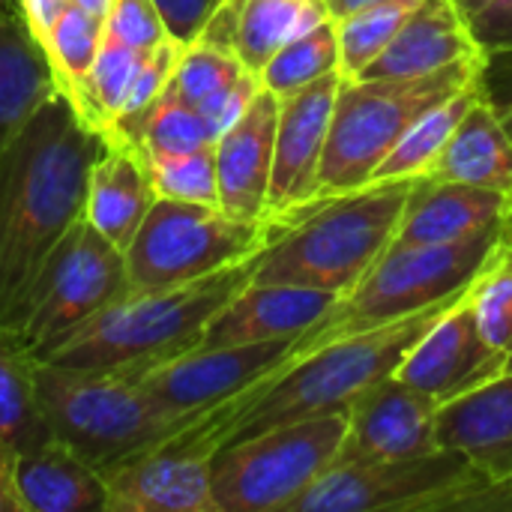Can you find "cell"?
Here are the masks:
<instances>
[{
    "mask_svg": "<svg viewBox=\"0 0 512 512\" xmlns=\"http://www.w3.org/2000/svg\"><path fill=\"white\" fill-rule=\"evenodd\" d=\"M102 147V135L57 93L0 150V327H21L45 264L84 219Z\"/></svg>",
    "mask_w": 512,
    "mask_h": 512,
    "instance_id": "6da1fadb",
    "label": "cell"
},
{
    "mask_svg": "<svg viewBox=\"0 0 512 512\" xmlns=\"http://www.w3.org/2000/svg\"><path fill=\"white\" fill-rule=\"evenodd\" d=\"M258 258L261 252L183 285L126 291L60 339L42 360L75 372L138 375L180 357L201 345L213 318L252 282Z\"/></svg>",
    "mask_w": 512,
    "mask_h": 512,
    "instance_id": "7a4b0ae2",
    "label": "cell"
},
{
    "mask_svg": "<svg viewBox=\"0 0 512 512\" xmlns=\"http://www.w3.org/2000/svg\"><path fill=\"white\" fill-rule=\"evenodd\" d=\"M414 180L369 183L315 198L273 222V243L261 252L252 282L306 285L348 294L393 246Z\"/></svg>",
    "mask_w": 512,
    "mask_h": 512,
    "instance_id": "3957f363",
    "label": "cell"
},
{
    "mask_svg": "<svg viewBox=\"0 0 512 512\" xmlns=\"http://www.w3.org/2000/svg\"><path fill=\"white\" fill-rule=\"evenodd\" d=\"M450 303L453 300L309 348L291 363V369H285L282 375H276L270 384L258 390V396L237 417L228 444L261 435L285 423H300L327 414H348L351 405L366 390L396 375L405 354L444 315Z\"/></svg>",
    "mask_w": 512,
    "mask_h": 512,
    "instance_id": "277c9868",
    "label": "cell"
},
{
    "mask_svg": "<svg viewBox=\"0 0 512 512\" xmlns=\"http://www.w3.org/2000/svg\"><path fill=\"white\" fill-rule=\"evenodd\" d=\"M510 507L504 480H492L465 453L333 462L288 512H498Z\"/></svg>",
    "mask_w": 512,
    "mask_h": 512,
    "instance_id": "5b68a950",
    "label": "cell"
},
{
    "mask_svg": "<svg viewBox=\"0 0 512 512\" xmlns=\"http://www.w3.org/2000/svg\"><path fill=\"white\" fill-rule=\"evenodd\" d=\"M483 54L414 78H342L318 174V198L369 186L399 138L438 102L477 81Z\"/></svg>",
    "mask_w": 512,
    "mask_h": 512,
    "instance_id": "8992f818",
    "label": "cell"
},
{
    "mask_svg": "<svg viewBox=\"0 0 512 512\" xmlns=\"http://www.w3.org/2000/svg\"><path fill=\"white\" fill-rule=\"evenodd\" d=\"M36 393L51 438L99 474L171 441L189 423L165 414L120 372H75L39 360Z\"/></svg>",
    "mask_w": 512,
    "mask_h": 512,
    "instance_id": "52a82bcc",
    "label": "cell"
},
{
    "mask_svg": "<svg viewBox=\"0 0 512 512\" xmlns=\"http://www.w3.org/2000/svg\"><path fill=\"white\" fill-rule=\"evenodd\" d=\"M498 243V231L456 243H393L360 285L318 321L321 345L456 300L480 276Z\"/></svg>",
    "mask_w": 512,
    "mask_h": 512,
    "instance_id": "ba28073f",
    "label": "cell"
},
{
    "mask_svg": "<svg viewBox=\"0 0 512 512\" xmlns=\"http://www.w3.org/2000/svg\"><path fill=\"white\" fill-rule=\"evenodd\" d=\"M270 243V219H237L213 204L156 198L126 246L129 291H156L210 276L255 258Z\"/></svg>",
    "mask_w": 512,
    "mask_h": 512,
    "instance_id": "9c48e42d",
    "label": "cell"
},
{
    "mask_svg": "<svg viewBox=\"0 0 512 512\" xmlns=\"http://www.w3.org/2000/svg\"><path fill=\"white\" fill-rule=\"evenodd\" d=\"M345 432L348 414H327L225 444L210 468L216 512H288L336 462Z\"/></svg>",
    "mask_w": 512,
    "mask_h": 512,
    "instance_id": "30bf717a",
    "label": "cell"
},
{
    "mask_svg": "<svg viewBox=\"0 0 512 512\" xmlns=\"http://www.w3.org/2000/svg\"><path fill=\"white\" fill-rule=\"evenodd\" d=\"M315 345H321V339H318V327L312 324L309 330L282 339L216 345V348L198 345L180 357H171L165 363H156L126 378H132L165 414L195 417L237 396L261 390L276 375L291 369V363Z\"/></svg>",
    "mask_w": 512,
    "mask_h": 512,
    "instance_id": "8fae6325",
    "label": "cell"
},
{
    "mask_svg": "<svg viewBox=\"0 0 512 512\" xmlns=\"http://www.w3.org/2000/svg\"><path fill=\"white\" fill-rule=\"evenodd\" d=\"M126 291V252L81 219L45 264L30 309L15 333L27 351L42 360L60 339Z\"/></svg>",
    "mask_w": 512,
    "mask_h": 512,
    "instance_id": "7c38bea8",
    "label": "cell"
},
{
    "mask_svg": "<svg viewBox=\"0 0 512 512\" xmlns=\"http://www.w3.org/2000/svg\"><path fill=\"white\" fill-rule=\"evenodd\" d=\"M342 78L345 72L336 69L294 93L279 96L273 177L267 195L270 222H279L288 213L318 198V174H321Z\"/></svg>",
    "mask_w": 512,
    "mask_h": 512,
    "instance_id": "4fadbf2b",
    "label": "cell"
},
{
    "mask_svg": "<svg viewBox=\"0 0 512 512\" xmlns=\"http://www.w3.org/2000/svg\"><path fill=\"white\" fill-rule=\"evenodd\" d=\"M510 369V357L486 342L474 318L468 288L405 354L396 378L435 396L441 405L459 399Z\"/></svg>",
    "mask_w": 512,
    "mask_h": 512,
    "instance_id": "5bb4252c",
    "label": "cell"
},
{
    "mask_svg": "<svg viewBox=\"0 0 512 512\" xmlns=\"http://www.w3.org/2000/svg\"><path fill=\"white\" fill-rule=\"evenodd\" d=\"M441 402L396 375L366 390L348 411V432L336 462L411 459L438 450Z\"/></svg>",
    "mask_w": 512,
    "mask_h": 512,
    "instance_id": "9a60e30c",
    "label": "cell"
},
{
    "mask_svg": "<svg viewBox=\"0 0 512 512\" xmlns=\"http://www.w3.org/2000/svg\"><path fill=\"white\" fill-rule=\"evenodd\" d=\"M213 456L183 444H159L108 471L105 512H216Z\"/></svg>",
    "mask_w": 512,
    "mask_h": 512,
    "instance_id": "2e32d148",
    "label": "cell"
},
{
    "mask_svg": "<svg viewBox=\"0 0 512 512\" xmlns=\"http://www.w3.org/2000/svg\"><path fill=\"white\" fill-rule=\"evenodd\" d=\"M279 96L261 87L249 108L216 138L219 207L237 219H267Z\"/></svg>",
    "mask_w": 512,
    "mask_h": 512,
    "instance_id": "e0dca14e",
    "label": "cell"
},
{
    "mask_svg": "<svg viewBox=\"0 0 512 512\" xmlns=\"http://www.w3.org/2000/svg\"><path fill=\"white\" fill-rule=\"evenodd\" d=\"M342 294L306 288V285H276L249 282L207 327L201 348L264 342L297 336L318 324L339 306Z\"/></svg>",
    "mask_w": 512,
    "mask_h": 512,
    "instance_id": "ac0fdd59",
    "label": "cell"
},
{
    "mask_svg": "<svg viewBox=\"0 0 512 512\" xmlns=\"http://www.w3.org/2000/svg\"><path fill=\"white\" fill-rule=\"evenodd\" d=\"M480 54L471 21L456 0H423L384 51L354 78H414Z\"/></svg>",
    "mask_w": 512,
    "mask_h": 512,
    "instance_id": "d6986e66",
    "label": "cell"
},
{
    "mask_svg": "<svg viewBox=\"0 0 512 512\" xmlns=\"http://www.w3.org/2000/svg\"><path fill=\"white\" fill-rule=\"evenodd\" d=\"M507 201H510L507 195L492 189L417 177L393 243L396 246L456 243V240L480 237L486 231H498Z\"/></svg>",
    "mask_w": 512,
    "mask_h": 512,
    "instance_id": "ffe728a7",
    "label": "cell"
},
{
    "mask_svg": "<svg viewBox=\"0 0 512 512\" xmlns=\"http://www.w3.org/2000/svg\"><path fill=\"white\" fill-rule=\"evenodd\" d=\"M150 159L135 141L111 138L90 168L84 219L126 252L144 216L156 204Z\"/></svg>",
    "mask_w": 512,
    "mask_h": 512,
    "instance_id": "44dd1931",
    "label": "cell"
},
{
    "mask_svg": "<svg viewBox=\"0 0 512 512\" xmlns=\"http://www.w3.org/2000/svg\"><path fill=\"white\" fill-rule=\"evenodd\" d=\"M438 444L465 453L492 480L512 477V369L438 411Z\"/></svg>",
    "mask_w": 512,
    "mask_h": 512,
    "instance_id": "7402d4cb",
    "label": "cell"
},
{
    "mask_svg": "<svg viewBox=\"0 0 512 512\" xmlns=\"http://www.w3.org/2000/svg\"><path fill=\"white\" fill-rule=\"evenodd\" d=\"M12 489L21 512H105V480L63 441L15 456Z\"/></svg>",
    "mask_w": 512,
    "mask_h": 512,
    "instance_id": "603a6c76",
    "label": "cell"
},
{
    "mask_svg": "<svg viewBox=\"0 0 512 512\" xmlns=\"http://www.w3.org/2000/svg\"><path fill=\"white\" fill-rule=\"evenodd\" d=\"M423 177L468 183L512 198V138L483 93Z\"/></svg>",
    "mask_w": 512,
    "mask_h": 512,
    "instance_id": "cb8c5ba5",
    "label": "cell"
},
{
    "mask_svg": "<svg viewBox=\"0 0 512 512\" xmlns=\"http://www.w3.org/2000/svg\"><path fill=\"white\" fill-rule=\"evenodd\" d=\"M57 93L51 63L21 15H0V150Z\"/></svg>",
    "mask_w": 512,
    "mask_h": 512,
    "instance_id": "d4e9b609",
    "label": "cell"
},
{
    "mask_svg": "<svg viewBox=\"0 0 512 512\" xmlns=\"http://www.w3.org/2000/svg\"><path fill=\"white\" fill-rule=\"evenodd\" d=\"M36 363L21 336L0 327V444L12 456L51 438L36 393Z\"/></svg>",
    "mask_w": 512,
    "mask_h": 512,
    "instance_id": "484cf974",
    "label": "cell"
},
{
    "mask_svg": "<svg viewBox=\"0 0 512 512\" xmlns=\"http://www.w3.org/2000/svg\"><path fill=\"white\" fill-rule=\"evenodd\" d=\"M324 18H330L324 0H246L234 33V54L258 75L279 48Z\"/></svg>",
    "mask_w": 512,
    "mask_h": 512,
    "instance_id": "4316f807",
    "label": "cell"
},
{
    "mask_svg": "<svg viewBox=\"0 0 512 512\" xmlns=\"http://www.w3.org/2000/svg\"><path fill=\"white\" fill-rule=\"evenodd\" d=\"M480 99V75L468 87L456 90L435 108H429L387 153V159L375 168L369 183H387V180H417L429 171V165L438 159L444 144L450 141L459 120L468 114V108Z\"/></svg>",
    "mask_w": 512,
    "mask_h": 512,
    "instance_id": "83f0119b",
    "label": "cell"
},
{
    "mask_svg": "<svg viewBox=\"0 0 512 512\" xmlns=\"http://www.w3.org/2000/svg\"><path fill=\"white\" fill-rule=\"evenodd\" d=\"M144 54L147 51H135V48L105 39L90 72L84 75V81L75 87L72 96H66L72 102V108L78 111V117L102 138L123 117L129 90H132V81L138 75Z\"/></svg>",
    "mask_w": 512,
    "mask_h": 512,
    "instance_id": "f1b7e54d",
    "label": "cell"
},
{
    "mask_svg": "<svg viewBox=\"0 0 512 512\" xmlns=\"http://www.w3.org/2000/svg\"><path fill=\"white\" fill-rule=\"evenodd\" d=\"M336 69H342L339 66V33H336V21L324 18L312 30L291 39L285 48H279L270 57V63L258 72V78H261V87H267L276 96H285V93H294V90L336 72Z\"/></svg>",
    "mask_w": 512,
    "mask_h": 512,
    "instance_id": "f546056e",
    "label": "cell"
},
{
    "mask_svg": "<svg viewBox=\"0 0 512 512\" xmlns=\"http://www.w3.org/2000/svg\"><path fill=\"white\" fill-rule=\"evenodd\" d=\"M102 42H105V18L75 3H69L63 15L54 21L51 33L42 42V51L51 63L57 90L63 96H72L75 87L84 81Z\"/></svg>",
    "mask_w": 512,
    "mask_h": 512,
    "instance_id": "4dcf8cb0",
    "label": "cell"
},
{
    "mask_svg": "<svg viewBox=\"0 0 512 512\" xmlns=\"http://www.w3.org/2000/svg\"><path fill=\"white\" fill-rule=\"evenodd\" d=\"M420 3L423 0H375L354 15L339 18L336 33H339L342 72L348 78L360 75L384 51V45L402 30V24Z\"/></svg>",
    "mask_w": 512,
    "mask_h": 512,
    "instance_id": "1f68e13d",
    "label": "cell"
},
{
    "mask_svg": "<svg viewBox=\"0 0 512 512\" xmlns=\"http://www.w3.org/2000/svg\"><path fill=\"white\" fill-rule=\"evenodd\" d=\"M210 144H216V135L207 126L204 114L195 105L177 99L165 87V93L150 108L138 135V147L144 150V156L147 159L180 156V153H195Z\"/></svg>",
    "mask_w": 512,
    "mask_h": 512,
    "instance_id": "d6a6232c",
    "label": "cell"
},
{
    "mask_svg": "<svg viewBox=\"0 0 512 512\" xmlns=\"http://www.w3.org/2000/svg\"><path fill=\"white\" fill-rule=\"evenodd\" d=\"M468 300L480 333L510 357L512 366V249L498 243L480 276L468 285Z\"/></svg>",
    "mask_w": 512,
    "mask_h": 512,
    "instance_id": "836d02e7",
    "label": "cell"
},
{
    "mask_svg": "<svg viewBox=\"0 0 512 512\" xmlns=\"http://www.w3.org/2000/svg\"><path fill=\"white\" fill-rule=\"evenodd\" d=\"M249 69L240 63V57L234 51H225L219 45H210L204 39L192 42L183 48L180 63L168 81V90L201 108L204 102H210L216 93H222L225 87H231L234 81H240Z\"/></svg>",
    "mask_w": 512,
    "mask_h": 512,
    "instance_id": "e575fe53",
    "label": "cell"
},
{
    "mask_svg": "<svg viewBox=\"0 0 512 512\" xmlns=\"http://www.w3.org/2000/svg\"><path fill=\"white\" fill-rule=\"evenodd\" d=\"M150 174H153V186H156L159 198L219 207L216 150H213V144L201 147L195 153L150 159Z\"/></svg>",
    "mask_w": 512,
    "mask_h": 512,
    "instance_id": "d590c367",
    "label": "cell"
},
{
    "mask_svg": "<svg viewBox=\"0 0 512 512\" xmlns=\"http://www.w3.org/2000/svg\"><path fill=\"white\" fill-rule=\"evenodd\" d=\"M105 39L135 51H153L171 36L153 0H111L105 15Z\"/></svg>",
    "mask_w": 512,
    "mask_h": 512,
    "instance_id": "8d00e7d4",
    "label": "cell"
},
{
    "mask_svg": "<svg viewBox=\"0 0 512 512\" xmlns=\"http://www.w3.org/2000/svg\"><path fill=\"white\" fill-rule=\"evenodd\" d=\"M480 93L501 117L504 129L512 138V45L483 51L480 66Z\"/></svg>",
    "mask_w": 512,
    "mask_h": 512,
    "instance_id": "74e56055",
    "label": "cell"
},
{
    "mask_svg": "<svg viewBox=\"0 0 512 512\" xmlns=\"http://www.w3.org/2000/svg\"><path fill=\"white\" fill-rule=\"evenodd\" d=\"M153 3L165 21L168 36L180 45L198 42L204 27L222 6V0H153Z\"/></svg>",
    "mask_w": 512,
    "mask_h": 512,
    "instance_id": "f35d334b",
    "label": "cell"
},
{
    "mask_svg": "<svg viewBox=\"0 0 512 512\" xmlns=\"http://www.w3.org/2000/svg\"><path fill=\"white\" fill-rule=\"evenodd\" d=\"M261 90V78L255 75V72H246L240 81H234L231 87H225L222 93H216L210 102H204L198 111L204 114V120H207V126L213 129V135L219 138L246 108H249V102L255 99V93Z\"/></svg>",
    "mask_w": 512,
    "mask_h": 512,
    "instance_id": "ab89813d",
    "label": "cell"
},
{
    "mask_svg": "<svg viewBox=\"0 0 512 512\" xmlns=\"http://www.w3.org/2000/svg\"><path fill=\"white\" fill-rule=\"evenodd\" d=\"M468 21L483 51L512 45V0H486Z\"/></svg>",
    "mask_w": 512,
    "mask_h": 512,
    "instance_id": "60d3db41",
    "label": "cell"
},
{
    "mask_svg": "<svg viewBox=\"0 0 512 512\" xmlns=\"http://www.w3.org/2000/svg\"><path fill=\"white\" fill-rule=\"evenodd\" d=\"M66 6H69V0H18V9H21L18 15L27 24V30L33 33V39L42 45Z\"/></svg>",
    "mask_w": 512,
    "mask_h": 512,
    "instance_id": "b9f144b4",
    "label": "cell"
},
{
    "mask_svg": "<svg viewBox=\"0 0 512 512\" xmlns=\"http://www.w3.org/2000/svg\"><path fill=\"white\" fill-rule=\"evenodd\" d=\"M12 465H15V456L0 444V512H21L15 489H12Z\"/></svg>",
    "mask_w": 512,
    "mask_h": 512,
    "instance_id": "7bdbcfd3",
    "label": "cell"
},
{
    "mask_svg": "<svg viewBox=\"0 0 512 512\" xmlns=\"http://www.w3.org/2000/svg\"><path fill=\"white\" fill-rule=\"evenodd\" d=\"M369 3H375V0H324V6H327V12H330L333 21H339V18H345V15H354V12L366 9Z\"/></svg>",
    "mask_w": 512,
    "mask_h": 512,
    "instance_id": "ee69618b",
    "label": "cell"
},
{
    "mask_svg": "<svg viewBox=\"0 0 512 512\" xmlns=\"http://www.w3.org/2000/svg\"><path fill=\"white\" fill-rule=\"evenodd\" d=\"M498 240H501V246L512 249V198L507 201V210H504V219H501V228H498Z\"/></svg>",
    "mask_w": 512,
    "mask_h": 512,
    "instance_id": "f6af8a7d",
    "label": "cell"
},
{
    "mask_svg": "<svg viewBox=\"0 0 512 512\" xmlns=\"http://www.w3.org/2000/svg\"><path fill=\"white\" fill-rule=\"evenodd\" d=\"M69 3H75V6H81V9H87V12H93V15H108V9H111V0H69Z\"/></svg>",
    "mask_w": 512,
    "mask_h": 512,
    "instance_id": "bcb514c9",
    "label": "cell"
},
{
    "mask_svg": "<svg viewBox=\"0 0 512 512\" xmlns=\"http://www.w3.org/2000/svg\"><path fill=\"white\" fill-rule=\"evenodd\" d=\"M456 3H459V6L465 9V15L471 18V15H474V12H477V9H480V6H483L486 0H456Z\"/></svg>",
    "mask_w": 512,
    "mask_h": 512,
    "instance_id": "7dc6e473",
    "label": "cell"
},
{
    "mask_svg": "<svg viewBox=\"0 0 512 512\" xmlns=\"http://www.w3.org/2000/svg\"><path fill=\"white\" fill-rule=\"evenodd\" d=\"M0 3H3V0H0Z\"/></svg>",
    "mask_w": 512,
    "mask_h": 512,
    "instance_id": "c3c4849f",
    "label": "cell"
},
{
    "mask_svg": "<svg viewBox=\"0 0 512 512\" xmlns=\"http://www.w3.org/2000/svg\"><path fill=\"white\" fill-rule=\"evenodd\" d=\"M510 369H512V366H510Z\"/></svg>",
    "mask_w": 512,
    "mask_h": 512,
    "instance_id": "681fc988",
    "label": "cell"
}]
</instances>
